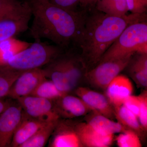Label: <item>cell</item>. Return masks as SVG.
Masks as SVG:
<instances>
[{"label":"cell","instance_id":"6da1fadb","mask_svg":"<svg viewBox=\"0 0 147 147\" xmlns=\"http://www.w3.org/2000/svg\"><path fill=\"white\" fill-rule=\"evenodd\" d=\"M146 18L144 13L114 16L97 9L88 16L86 14L76 45L82 51L80 57L86 68L93 67L92 68L98 64L129 25L146 21Z\"/></svg>","mask_w":147,"mask_h":147},{"label":"cell","instance_id":"7a4b0ae2","mask_svg":"<svg viewBox=\"0 0 147 147\" xmlns=\"http://www.w3.org/2000/svg\"><path fill=\"white\" fill-rule=\"evenodd\" d=\"M30 3L33 16L30 34L35 40H48L63 49L77 45L86 13L61 8L49 1Z\"/></svg>","mask_w":147,"mask_h":147},{"label":"cell","instance_id":"3957f363","mask_svg":"<svg viewBox=\"0 0 147 147\" xmlns=\"http://www.w3.org/2000/svg\"><path fill=\"white\" fill-rule=\"evenodd\" d=\"M134 53L147 54L146 21L135 22L127 27L103 55L99 63L124 57Z\"/></svg>","mask_w":147,"mask_h":147},{"label":"cell","instance_id":"277c9868","mask_svg":"<svg viewBox=\"0 0 147 147\" xmlns=\"http://www.w3.org/2000/svg\"><path fill=\"white\" fill-rule=\"evenodd\" d=\"M63 50L57 45L35 40L26 48L11 58L5 66L18 71L40 68L51 62Z\"/></svg>","mask_w":147,"mask_h":147},{"label":"cell","instance_id":"5b68a950","mask_svg":"<svg viewBox=\"0 0 147 147\" xmlns=\"http://www.w3.org/2000/svg\"><path fill=\"white\" fill-rule=\"evenodd\" d=\"M134 55L99 63L87 71L85 76L93 86L105 90L110 82L125 69Z\"/></svg>","mask_w":147,"mask_h":147},{"label":"cell","instance_id":"8992f818","mask_svg":"<svg viewBox=\"0 0 147 147\" xmlns=\"http://www.w3.org/2000/svg\"><path fill=\"white\" fill-rule=\"evenodd\" d=\"M32 16L30 2H24L6 18L0 21V42L26 30Z\"/></svg>","mask_w":147,"mask_h":147},{"label":"cell","instance_id":"52a82bcc","mask_svg":"<svg viewBox=\"0 0 147 147\" xmlns=\"http://www.w3.org/2000/svg\"><path fill=\"white\" fill-rule=\"evenodd\" d=\"M17 100L30 117L45 122L59 119V114L52 100L31 95L19 98Z\"/></svg>","mask_w":147,"mask_h":147},{"label":"cell","instance_id":"ba28073f","mask_svg":"<svg viewBox=\"0 0 147 147\" xmlns=\"http://www.w3.org/2000/svg\"><path fill=\"white\" fill-rule=\"evenodd\" d=\"M46 77L45 71L40 68L25 71L16 79L7 96L17 99L30 95Z\"/></svg>","mask_w":147,"mask_h":147},{"label":"cell","instance_id":"9c48e42d","mask_svg":"<svg viewBox=\"0 0 147 147\" xmlns=\"http://www.w3.org/2000/svg\"><path fill=\"white\" fill-rule=\"evenodd\" d=\"M21 105H9L0 115V147H11L23 114Z\"/></svg>","mask_w":147,"mask_h":147},{"label":"cell","instance_id":"30bf717a","mask_svg":"<svg viewBox=\"0 0 147 147\" xmlns=\"http://www.w3.org/2000/svg\"><path fill=\"white\" fill-rule=\"evenodd\" d=\"M76 93L90 108L92 112L112 120L115 119L114 107L105 94L85 87L78 88Z\"/></svg>","mask_w":147,"mask_h":147},{"label":"cell","instance_id":"8fae6325","mask_svg":"<svg viewBox=\"0 0 147 147\" xmlns=\"http://www.w3.org/2000/svg\"><path fill=\"white\" fill-rule=\"evenodd\" d=\"M105 95L114 108L123 104L134 90L133 84L127 76L119 74L105 88Z\"/></svg>","mask_w":147,"mask_h":147},{"label":"cell","instance_id":"7c38bea8","mask_svg":"<svg viewBox=\"0 0 147 147\" xmlns=\"http://www.w3.org/2000/svg\"><path fill=\"white\" fill-rule=\"evenodd\" d=\"M74 127L83 147H108L113 144L114 135H102L86 122L77 124Z\"/></svg>","mask_w":147,"mask_h":147},{"label":"cell","instance_id":"4fadbf2b","mask_svg":"<svg viewBox=\"0 0 147 147\" xmlns=\"http://www.w3.org/2000/svg\"><path fill=\"white\" fill-rule=\"evenodd\" d=\"M58 114H61L67 117L75 118L86 115L92 112L90 108L79 97L67 94L57 99Z\"/></svg>","mask_w":147,"mask_h":147},{"label":"cell","instance_id":"5bb4252c","mask_svg":"<svg viewBox=\"0 0 147 147\" xmlns=\"http://www.w3.org/2000/svg\"><path fill=\"white\" fill-rule=\"evenodd\" d=\"M48 122H49L32 118L28 116L24 117L23 114L22 120L13 135L11 147H20Z\"/></svg>","mask_w":147,"mask_h":147},{"label":"cell","instance_id":"9a60e30c","mask_svg":"<svg viewBox=\"0 0 147 147\" xmlns=\"http://www.w3.org/2000/svg\"><path fill=\"white\" fill-rule=\"evenodd\" d=\"M53 132L55 134L50 147H83L74 127L63 124H60L58 122Z\"/></svg>","mask_w":147,"mask_h":147},{"label":"cell","instance_id":"2e32d148","mask_svg":"<svg viewBox=\"0 0 147 147\" xmlns=\"http://www.w3.org/2000/svg\"><path fill=\"white\" fill-rule=\"evenodd\" d=\"M131 57L125 68L129 76L137 86L146 88L147 87V54L137 53Z\"/></svg>","mask_w":147,"mask_h":147},{"label":"cell","instance_id":"e0dca14e","mask_svg":"<svg viewBox=\"0 0 147 147\" xmlns=\"http://www.w3.org/2000/svg\"><path fill=\"white\" fill-rule=\"evenodd\" d=\"M92 112V114L87 118L86 123L102 135H114L127 129L118 122L114 121L100 114Z\"/></svg>","mask_w":147,"mask_h":147},{"label":"cell","instance_id":"ac0fdd59","mask_svg":"<svg viewBox=\"0 0 147 147\" xmlns=\"http://www.w3.org/2000/svg\"><path fill=\"white\" fill-rule=\"evenodd\" d=\"M114 109L115 119L118 122L127 129L136 132L141 139L144 137L146 133L143 130L137 116L123 105Z\"/></svg>","mask_w":147,"mask_h":147},{"label":"cell","instance_id":"d6986e66","mask_svg":"<svg viewBox=\"0 0 147 147\" xmlns=\"http://www.w3.org/2000/svg\"><path fill=\"white\" fill-rule=\"evenodd\" d=\"M31 43L11 38L0 42V65H5L7 61Z\"/></svg>","mask_w":147,"mask_h":147},{"label":"cell","instance_id":"ffe728a7","mask_svg":"<svg viewBox=\"0 0 147 147\" xmlns=\"http://www.w3.org/2000/svg\"><path fill=\"white\" fill-rule=\"evenodd\" d=\"M58 122L59 119L47 123L20 147H44L50 136L53 134Z\"/></svg>","mask_w":147,"mask_h":147},{"label":"cell","instance_id":"44dd1931","mask_svg":"<svg viewBox=\"0 0 147 147\" xmlns=\"http://www.w3.org/2000/svg\"><path fill=\"white\" fill-rule=\"evenodd\" d=\"M96 9L111 16H121L128 11L126 0H97Z\"/></svg>","mask_w":147,"mask_h":147},{"label":"cell","instance_id":"7402d4cb","mask_svg":"<svg viewBox=\"0 0 147 147\" xmlns=\"http://www.w3.org/2000/svg\"><path fill=\"white\" fill-rule=\"evenodd\" d=\"M25 71L13 70L4 65L0 66V98L7 96L16 79Z\"/></svg>","mask_w":147,"mask_h":147},{"label":"cell","instance_id":"603a6c76","mask_svg":"<svg viewBox=\"0 0 147 147\" xmlns=\"http://www.w3.org/2000/svg\"><path fill=\"white\" fill-rule=\"evenodd\" d=\"M64 95L57 88L51 80L46 79L39 84L31 95L52 100H56Z\"/></svg>","mask_w":147,"mask_h":147},{"label":"cell","instance_id":"cb8c5ba5","mask_svg":"<svg viewBox=\"0 0 147 147\" xmlns=\"http://www.w3.org/2000/svg\"><path fill=\"white\" fill-rule=\"evenodd\" d=\"M117 145L119 147H141V138L134 131L127 129L120 133L116 138Z\"/></svg>","mask_w":147,"mask_h":147},{"label":"cell","instance_id":"d4e9b609","mask_svg":"<svg viewBox=\"0 0 147 147\" xmlns=\"http://www.w3.org/2000/svg\"><path fill=\"white\" fill-rule=\"evenodd\" d=\"M23 3L18 0H0V21L6 18Z\"/></svg>","mask_w":147,"mask_h":147},{"label":"cell","instance_id":"484cf974","mask_svg":"<svg viewBox=\"0 0 147 147\" xmlns=\"http://www.w3.org/2000/svg\"><path fill=\"white\" fill-rule=\"evenodd\" d=\"M141 104L138 119L143 130L146 133L147 131V92L144 91L139 95Z\"/></svg>","mask_w":147,"mask_h":147},{"label":"cell","instance_id":"4316f807","mask_svg":"<svg viewBox=\"0 0 147 147\" xmlns=\"http://www.w3.org/2000/svg\"><path fill=\"white\" fill-rule=\"evenodd\" d=\"M141 104V98L139 95L137 96L131 95L125 100L123 105L138 118Z\"/></svg>","mask_w":147,"mask_h":147},{"label":"cell","instance_id":"83f0119b","mask_svg":"<svg viewBox=\"0 0 147 147\" xmlns=\"http://www.w3.org/2000/svg\"><path fill=\"white\" fill-rule=\"evenodd\" d=\"M128 10L133 13H144L146 10L147 0H126Z\"/></svg>","mask_w":147,"mask_h":147},{"label":"cell","instance_id":"f1b7e54d","mask_svg":"<svg viewBox=\"0 0 147 147\" xmlns=\"http://www.w3.org/2000/svg\"><path fill=\"white\" fill-rule=\"evenodd\" d=\"M50 3L61 8L69 10L76 11L79 0H49Z\"/></svg>","mask_w":147,"mask_h":147},{"label":"cell","instance_id":"f546056e","mask_svg":"<svg viewBox=\"0 0 147 147\" xmlns=\"http://www.w3.org/2000/svg\"><path fill=\"white\" fill-rule=\"evenodd\" d=\"M79 4L83 8H90L94 6L92 0H79Z\"/></svg>","mask_w":147,"mask_h":147},{"label":"cell","instance_id":"4dcf8cb0","mask_svg":"<svg viewBox=\"0 0 147 147\" xmlns=\"http://www.w3.org/2000/svg\"><path fill=\"white\" fill-rule=\"evenodd\" d=\"M10 105V103L8 101L4 100L2 98H0V115Z\"/></svg>","mask_w":147,"mask_h":147},{"label":"cell","instance_id":"1f68e13d","mask_svg":"<svg viewBox=\"0 0 147 147\" xmlns=\"http://www.w3.org/2000/svg\"><path fill=\"white\" fill-rule=\"evenodd\" d=\"M34 1H49V0H34Z\"/></svg>","mask_w":147,"mask_h":147}]
</instances>
